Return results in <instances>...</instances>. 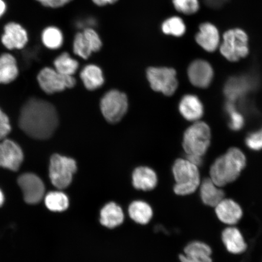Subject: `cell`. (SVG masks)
Segmentation results:
<instances>
[{"mask_svg":"<svg viewBox=\"0 0 262 262\" xmlns=\"http://www.w3.org/2000/svg\"><path fill=\"white\" fill-rule=\"evenodd\" d=\"M19 125L27 135L33 139L50 138L58 126L56 110L47 101L31 98L21 111Z\"/></svg>","mask_w":262,"mask_h":262,"instance_id":"1","label":"cell"},{"mask_svg":"<svg viewBox=\"0 0 262 262\" xmlns=\"http://www.w3.org/2000/svg\"><path fill=\"white\" fill-rule=\"evenodd\" d=\"M246 165V158L240 149L232 147L215 160L210 171L212 181L224 186L238 178Z\"/></svg>","mask_w":262,"mask_h":262,"instance_id":"2","label":"cell"},{"mask_svg":"<svg viewBox=\"0 0 262 262\" xmlns=\"http://www.w3.org/2000/svg\"><path fill=\"white\" fill-rule=\"evenodd\" d=\"M219 49L222 56L230 62H237L247 57L250 54L247 33L239 28L228 29L223 34Z\"/></svg>","mask_w":262,"mask_h":262,"instance_id":"3","label":"cell"},{"mask_svg":"<svg viewBox=\"0 0 262 262\" xmlns=\"http://www.w3.org/2000/svg\"><path fill=\"white\" fill-rule=\"evenodd\" d=\"M175 179L173 191L179 195H187L194 193L200 186L198 167L188 160H176L172 167Z\"/></svg>","mask_w":262,"mask_h":262,"instance_id":"4","label":"cell"},{"mask_svg":"<svg viewBox=\"0 0 262 262\" xmlns=\"http://www.w3.org/2000/svg\"><path fill=\"white\" fill-rule=\"evenodd\" d=\"M211 130L205 122H196L188 127L183 137V147L186 155L202 157L208 149Z\"/></svg>","mask_w":262,"mask_h":262,"instance_id":"5","label":"cell"},{"mask_svg":"<svg viewBox=\"0 0 262 262\" xmlns=\"http://www.w3.org/2000/svg\"><path fill=\"white\" fill-rule=\"evenodd\" d=\"M77 163L70 157L54 155L49 165V178L55 187L64 189L70 185L77 171Z\"/></svg>","mask_w":262,"mask_h":262,"instance_id":"6","label":"cell"},{"mask_svg":"<svg viewBox=\"0 0 262 262\" xmlns=\"http://www.w3.org/2000/svg\"><path fill=\"white\" fill-rule=\"evenodd\" d=\"M146 77L152 89L165 96H172L178 89V80L174 69L150 67L146 71Z\"/></svg>","mask_w":262,"mask_h":262,"instance_id":"7","label":"cell"},{"mask_svg":"<svg viewBox=\"0 0 262 262\" xmlns=\"http://www.w3.org/2000/svg\"><path fill=\"white\" fill-rule=\"evenodd\" d=\"M127 107V98L125 94L119 91L111 90L101 98V113L108 122H119L126 113Z\"/></svg>","mask_w":262,"mask_h":262,"instance_id":"8","label":"cell"},{"mask_svg":"<svg viewBox=\"0 0 262 262\" xmlns=\"http://www.w3.org/2000/svg\"><path fill=\"white\" fill-rule=\"evenodd\" d=\"M37 80L42 91L48 94L59 93L76 84L73 76L61 74L51 68H45L38 73Z\"/></svg>","mask_w":262,"mask_h":262,"instance_id":"9","label":"cell"},{"mask_svg":"<svg viewBox=\"0 0 262 262\" xmlns=\"http://www.w3.org/2000/svg\"><path fill=\"white\" fill-rule=\"evenodd\" d=\"M18 183L28 204H37L43 198L45 185L37 176L31 173H24L19 177Z\"/></svg>","mask_w":262,"mask_h":262,"instance_id":"10","label":"cell"},{"mask_svg":"<svg viewBox=\"0 0 262 262\" xmlns=\"http://www.w3.org/2000/svg\"><path fill=\"white\" fill-rule=\"evenodd\" d=\"M195 40L204 51L212 53L219 49L222 39L217 26L207 21L200 25L199 31L195 35Z\"/></svg>","mask_w":262,"mask_h":262,"instance_id":"11","label":"cell"},{"mask_svg":"<svg viewBox=\"0 0 262 262\" xmlns=\"http://www.w3.org/2000/svg\"><path fill=\"white\" fill-rule=\"evenodd\" d=\"M214 70L208 61L198 59L191 62L188 68L189 80L194 86L208 88L214 78Z\"/></svg>","mask_w":262,"mask_h":262,"instance_id":"12","label":"cell"},{"mask_svg":"<svg viewBox=\"0 0 262 262\" xmlns=\"http://www.w3.org/2000/svg\"><path fill=\"white\" fill-rule=\"evenodd\" d=\"M1 41L9 50L22 49L27 45L29 36L27 31L16 22H9L5 26Z\"/></svg>","mask_w":262,"mask_h":262,"instance_id":"13","label":"cell"},{"mask_svg":"<svg viewBox=\"0 0 262 262\" xmlns=\"http://www.w3.org/2000/svg\"><path fill=\"white\" fill-rule=\"evenodd\" d=\"M24 156L21 147L10 140L0 143V167L18 171L24 161Z\"/></svg>","mask_w":262,"mask_h":262,"instance_id":"14","label":"cell"},{"mask_svg":"<svg viewBox=\"0 0 262 262\" xmlns=\"http://www.w3.org/2000/svg\"><path fill=\"white\" fill-rule=\"evenodd\" d=\"M255 81L250 75H238L229 78L224 86V94L228 100L235 102L253 89Z\"/></svg>","mask_w":262,"mask_h":262,"instance_id":"15","label":"cell"},{"mask_svg":"<svg viewBox=\"0 0 262 262\" xmlns=\"http://www.w3.org/2000/svg\"><path fill=\"white\" fill-rule=\"evenodd\" d=\"M211 248L204 242L194 241L186 246L184 253L179 255L181 262H212Z\"/></svg>","mask_w":262,"mask_h":262,"instance_id":"16","label":"cell"},{"mask_svg":"<svg viewBox=\"0 0 262 262\" xmlns=\"http://www.w3.org/2000/svg\"><path fill=\"white\" fill-rule=\"evenodd\" d=\"M215 208L219 220L229 225L237 224L243 215L240 205L231 199L222 200Z\"/></svg>","mask_w":262,"mask_h":262,"instance_id":"17","label":"cell"},{"mask_svg":"<svg viewBox=\"0 0 262 262\" xmlns=\"http://www.w3.org/2000/svg\"><path fill=\"white\" fill-rule=\"evenodd\" d=\"M124 220L123 209L116 203H107L101 209L100 222L104 227L110 229L117 228L123 224Z\"/></svg>","mask_w":262,"mask_h":262,"instance_id":"18","label":"cell"},{"mask_svg":"<svg viewBox=\"0 0 262 262\" xmlns=\"http://www.w3.org/2000/svg\"><path fill=\"white\" fill-rule=\"evenodd\" d=\"M179 111L186 120L195 122L204 115V106L199 98L194 95H186L179 103Z\"/></svg>","mask_w":262,"mask_h":262,"instance_id":"19","label":"cell"},{"mask_svg":"<svg viewBox=\"0 0 262 262\" xmlns=\"http://www.w3.org/2000/svg\"><path fill=\"white\" fill-rule=\"evenodd\" d=\"M132 179L134 188L144 191L155 189L158 182L155 171L146 166H140L134 170Z\"/></svg>","mask_w":262,"mask_h":262,"instance_id":"20","label":"cell"},{"mask_svg":"<svg viewBox=\"0 0 262 262\" xmlns=\"http://www.w3.org/2000/svg\"><path fill=\"white\" fill-rule=\"evenodd\" d=\"M223 243L229 253L239 254L247 250V245L241 232L235 227L226 228L222 232Z\"/></svg>","mask_w":262,"mask_h":262,"instance_id":"21","label":"cell"},{"mask_svg":"<svg viewBox=\"0 0 262 262\" xmlns=\"http://www.w3.org/2000/svg\"><path fill=\"white\" fill-rule=\"evenodd\" d=\"M19 74L17 61L14 55L3 53L0 55V84L14 81Z\"/></svg>","mask_w":262,"mask_h":262,"instance_id":"22","label":"cell"},{"mask_svg":"<svg viewBox=\"0 0 262 262\" xmlns=\"http://www.w3.org/2000/svg\"><path fill=\"white\" fill-rule=\"evenodd\" d=\"M80 78L86 89L94 91L104 83V77L101 69L96 64H90L84 67L80 73Z\"/></svg>","mask_w":262,"mask_h":262,"instance_id":"23","label":"cell"},{"mask_svg":"<svg viewBox=\"0 0 262 262\" xmlns=\"http://www.w3.org/2000/svg\"><path fill=\"white\" fill-rule=\"evenodd\" d=\"M225 193L210 179H205L201 186V196L204 204L215 207L224 199Z\"/></svg>","mask_w":262,"mask_h":262,"instance_id":"24","label":"cell"},{"mask_svg":"<svg viewBox=\"0 0 262 262\" xmlns=\"http://www.w3.org/2000/svg\"><path fill=\"white\" fill-rule=\"evenodd\" d=\"M128 214L137 224L146 225L151 220L153 210L147 203L142 201H134L129 206Z\"/></svg>","mask_w":262,"mask_h":262,"instance_id":"25","label":"cell"},{"mask_svg":"<svg viewBox=\"0 0 262 262\" xmlns=\"http://www.w3.org/2000/svg\"><path fill=\"white\" fill-rule=\"evenodd\" d=\"M41 41L46 48L57 50L64 43L63 33L56 26H48L41 33Z\"/></svg>","mask_w":262,"mask_h":262,"instance_id":"26","label":"cell"},{"mask_svg":"<svg viewBox=\"0 0 262 262\" xmlns=\"http://www.w3.org/2000/svg\"><path fill=\"white\" fill-rule=\"evenodd\" d=\"M54 65L55 70L58 73L70 76H73L79 67L78 61L72 57L68 52H66L55 59Z\"/></svg>","mask_w":262,"mask_h":262,"instance_id":"27","label":"cell"},{"mask_svg":"<svg viewBox=\"0 0 262 262\" xmlns=\"http://www.w3.org/2000/svg\"><path fill=\"white\" fill-rule=\"evenodd\" d=\"M161 29L164 34L179 38L185 34L186 26L181 17L172 16L162 23Z\"/></svg>","mask_w":262,"mask_h":262,"instance_id":"28","label":"cell"},{"mask_svg":"<svg viewBox=\"0 0 262 262\" xmlns=\"http://www.w3.org/2000/svg\"><path fill=\"white\" fill-rule=\"evenodd\" d=\"M45 204L52 211L63 212L69 207L70 202L68 196L60 191L49 192L46 196Z\"/></svg>","mask_w":262,"mask_h":262,"instance_id":"29","label":"cell"},{"mask_svg":"<svg viewBox=\"0 0 262 262\" xmlns=\"http://www.w3.org/2000/svg\"><path fill=\"white\" fill-rule=\"evenodd\" d=\"M73 51L77 56L85 59V60L89 58L91 54L93 53L83 32H78L75 35L73 41Z\"/></svg>","mask_w":262,"mask_h":262,"instance_id":"30","label":"cell"},{"mask_svg":"<svg viewBox=\"0 0 262 262\" xmlns=\"http://www.w3.org/2000/svg\"><path fill=\"white\" fill-rule=\"evenodd\" d=\"M225 110L229 116V126L232 130H241L244 126V118L236 110L235 102L228 100L225 104Z\"/></svg>","mask_w":262,"mask_h":262,"instance_id":"31","label":"cell"},{"mask_svg":"<svg viewBox=\"0 0 262 262\" xmlns=\"http://www.w3.org/2000/svg\"><path fill=\"white\" fill-rule=\"evenodd\" d=\"M172 5L180 14L191 15L200 10L199 0H172Z\"/></svg>","mask_w":262,"mask_h":262,"instance_id":"32","label":"cell"},{"mask_svg":"<svg viewBox=\"0 0 262 262\" xmlns=\"http://www.w3.org/2000/svg\"><path fill=\"white\" fill-rule=\"evenodd\" d=\"M82 32L86 37L92 51L93 52L99 51L102 48L103 43L97 32L93 28L84 29Z\"/></svg>","mask_w":262,"mask_h":262,"instance_id":"33","label":"cell"},{"mask_svg":"<svg viewBox=\"0 0 262 262\" xmlns=\"http://www.w3.org/2000/svg\"><path fill=\"white\" fill-rule=\"evenodd\" d=\"M245 143L249 148L252 150L262 149V128L248 134Z\"/></svg>","mask_w":262,"mask_h":262,"instance_id":"34","label":"cell"},{"mask_svg":"<svg viewBox=\"0 0 262 262\" xmlns=\"http://www.w3.org/2000/svg\"><path fill=\"white\" fill-rule=\"evenodd\" d=\"M11 130V126L8 116L0 110V140L4 139Z\"/></svg>","mask_w":262,"mask_h":262,"instance_id":"35","label":"cell"},{"mask_svg":"<svg viewBox=\"0 0 262 262\" xmlns=\"http://www.w3.org/2000/svg\"><path fill=\"white\" fill-rule=\"evenodd\" d=\"M45 7L57 9L63 7L73 0H36Z\"/></svg>","mask_w":262,"mask_h":262,"instance_id":"36","label":"cell"},{"mask_svg":"<svg viewBox=\"0 0 262 262\" xmlns=\"http://www.w3.org/2000/svg\"><path fill=\"white\" fill-rule=\"evenodd\" d=\"M205 2L209 7L217 9L221 8L228 0H205Z\"/></svg>","mask_w":262,"mask_h":262,"instance_id":"37","label":"cell"},{"mask_svg":"<svg viewBox=\"0 0 262 262\" xmlns=\"http://www.w3.org/2000/svg\"><path fill=\"white\" fill-rule=\"evenodd\" d=\"M186 160L196 166L202 165L203 160L201 156L186 155Z\"/></svg>","mask_w":262,"mask_h":262,"instance_id":"38","label":"cell"},{"mask_svg":"<svg viewBox=\"0 0 262 262\" xmlns=\"http://www.w3.org/2000/svg\"><path fill=\"white\" fill-rule=\"evenodd\" d=\"M118 0H92L94 4L103 7L107 5H113L116 3Z\"/></svg>","mask_w":262,"mask_h":262,"instance_id":"39","label":"cell"},{"mask_svg":"<svg viewBox=\"0 0 262 262\" xmlns=\"http://www.w3.org/2000/svg\"><path fill=\"white\" fill-rule=\"evenodd\" d=\"M7 11V5L4 0H0V18H2Z\"/></svg>","mask_w":262,"mask_h":262,"instance_id":"40","label":"cell"},{"mask_svg":"<svg viewBox=\"0 0 262 262\" xmlns=\"http://www.w3.org/2000/svg\"><path fill=\"white\" fill-rule=\"evenodd\" d=\"M5 198L4 195H3V192L1 190H0V206H1L3 203H4Z\"/></svg>","mask_w":262,"mask_h":262,"instance_id":"41","label":"cell"}]
</instances>
